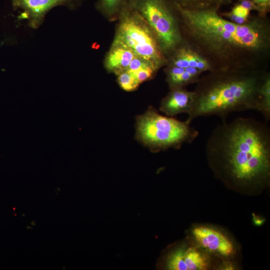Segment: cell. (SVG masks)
Here are the masks:
<instances>
[{
    "label": "cell",
    "mask_w": 270,
    "mask_h": 270,
    "mask_svg": "<svg viewBox=\"0 0 270 270\" xmlns=\"http://www.w3.org/2000/svg\"><path fill=\"white\" fill-rule=\"evenodd\" d=\"M206 152L215 174L242 188L264 186L270 178V130L252 118L238 117L217 126Z\"/></svg>",
    "instance_id": "obj_1"
},
{
    "label": "cell",
    "mask_w": 270,
    "mask_h": 270,
    "mask_svg": "<svg viewBox=\"0 0 270 270\" xmlns=\"http://www.w3.org/2000/svg\"><path fill=\"white\" fill-rule=\"evenodd\" d=\"M266 74L232 72L212 74L202 80L196 91L192 110L186 120L216 116L223 122L231 112H260V88Z\"/></svg>",
    "instance_id": "obj_2"
},
{
    "label": "cell",
    "mask_w": 270,
    "mask_h": 270,
    "mask_svg": "<svg viewBox=\"0 0 270 270\" xmlns=\"http://www.w3.org/2000/svg\"><path fill=\"white\" fill-rule=\"evenodd\" d=\"M174 5L191 34L216 52L258 50L268 38L264 26L257 21L240 24L222 18L215 8L189 9Z\"/></svg>",
    "instance_id": "obj_3"
},
{
    "label": "cell",
    "mask_w": 270,
    "mask_h": 270,
    "mask_svg": "<svg viewBox=\"0 0 270 270\" xmlns=\"http://www.w3.org/2000/svg\"><path fill=\"white\" fill-rule=\"evenodd\" d=\"M198 134L186 121L162 116L152 107L136 118V138L154 151L180 148L192 142Z\"/></svg>",
    "instance_id": "obj_4"
},
{
    "label": "cell",
    "mask_w": 270,
    "mask_h": 270,
    "mask_svg": "<svg viewBox=\"0 0 270 270\" xmlns=\"http://www.w3.org/2000/svg\"><path fill=\"white\" fill-rule=\"evenodd\" d=\"M120 20L113 43L126 46L136 55L154 66L157 69L163 58L160 48L148 24L130 6L120 12Z\"/></svg>",
    "instance_id": "obj_5"
},
{
    "label": "cell",
    "mask_w": 270,
    "mask_h": 270,
    "mask_svg": "<svg viewBox=\"0 0 270 270\" xmlns=\"http://www.w3.org/2000/svg\"><path fill=\"white\" fill-rule=\"evenodd\" d=\"M136 10L154 32L161 49H174L180 34L170 7L165 0H132L130 5Z\"/></svg>",
    "instance_id": "obj_6"
},
{
    "label": "cell",
    "mask_w": 270,
    "mask_h": 270,
    "mask_svg": "<svg viewBox=\"0 0 270 270\" xmlns=\"http://www.w3.org/2000/svg\"><path fill=\"white\" fill-rule=\"evenodd\" d=\"M197 244L205 250L220 256L228 258L235 252L232 242L219 230L207 226H198L192 230Z\"/></svg>",
    "instance_id": "obj_7"
},
{
    "label": "cell",
    "mask_w": 270,
    "mask_h": 270,
    "mask_svg": "<svg viewBox=\"0 0 270 270\" xmlns=\"http://www.w3.org/2000/svg\"><path fill=\"white\" fill-rule=\"evenodd\" d=\"M210 265L208 255L198 248L183 246L176 250L168 256L166 268L172 270H204Z\"/></svg>",
    "instance_id": "obj_8"
},
{
    "label": "cell",
    "mask_w": 270,
    "mask_h": 270,
    "mask_svg": "<svg viewBox=\"0 0 270 270\" xmlns=\"http://www.w3.org/2000/svg\"><path fill=\"white\" fill-rule=\"evenodd\" d=\"M70 0H12L15 8L22 10L30 26L36 28L42 22L46 14L56 6Z\"/></svg>",
    "instance_id": "obj_9"
},
{
    "label": "cell",
    "mask_w": 270,
    "mask_h": 270,
    "mask_svg": "<svg viewBox=\"0 0 270 270\" xmlns=\"http://www.w3.org/2000/svg\"><path fill=\"white\" fill-rule=\"evenodd\" d=\"M194 92L182 88L172 89L162 101L160 110L167 116L190 113L194 101Z\"/></svg>",
    "instance_id": "obj_10"
},
{
    "label": "cell",
    "mask_w": 270,
    "mask_h": 270,
    "mask_svg": "<svg viewBox=\"0 0 270 270\" xmlns=\"http://www.w3.org/2000/svg\"><path fill=\"white\" fill-rule=\"evenodd\" d=\"M136 56L128 47L113 43L106 59V66L108 70L118 74L128 68Z\"/></svg>",
    "instance_id": "obj_11"
},
{
    "label": "cell",
    "mask_w": 270,
    "mask_h": 270,
    "mask_svg": "<svg viewBox=\"0 0 270 270\" xmlns=\"http://www.w3.org/2000/svg\"><path fill=\"white\" fill-rule=\"evenodd\" d=\"M200 70L192 68L172 66L168 72V82L172 89L198 81Z\"/></svg>",
    "instance_id": "obj_12"
},
{
    "label": "cell",
    "mask_w": 270,
    "mask_h": 270,
    "mask_svg": "<svg viewBox=\"0 0 270 270\" xmlns=\"http://www.w3.org/2000/svg\"><path fill=\"white\" fill-rule=\"evenodd\" d=\"M172 66L194 68L202 72L210 68V66L206 60L186 48H182L178 52L174 60Z\"/></svg>",
    "instance_id": "obj_13"
},
{
    "label": "cell",
    "mask_w": 270,
    "mask_h": 270,
    "mask_svg": "<svg viewBox=\"0 0 270 270\" xmlns=\"http://www.w3.org/2000/svg\"><path fill=\"white\" fill-rule=\"evenodd\" d=\"M232 0H174V4L189 9L215 8Z\"/></svg>",
    "instance_id": "obj_14"
},
{
    "label": "cell",
    "mask_w": 270,
    "mask_h": 270,
    "mask_svg": "<svg viewBox=\"0 0 270 270\" xmlns=\"http://www.w3.org/2000/svg\"><path fill=\"white\" fill-rule=\"evenodd\" d=\"M254 9V6L247 0L242 1L235 6L228 16L237 24H244L246 23L248 17L250 10Z\"/></svg>",
    "instance_id": "obj_15"
},
{
    "label": "cell",
    "mask_w": 270,
    "mask_h": 270,
    "mask_svg": "<svg viewBox=\"0 0 270 270\" xmlns=\"http://www.w3.org/2000/svg\"><path fill=\"white\" fill-rule=\"evenodd\" d=\"M260 113L266 122L270 120V78L266 74L262 84L260 88Z\"/></svg>",
    "instance_id": "obj_16"
},
{
    "label": "cell",
    "mask_w": 270,
    "mask_h": 270,
    "mask_svg": "<svg viewBox=\"0 0 270 270\" xmlns=\"http://www.w3.org/2000/svg\"><path fill=\"white\" fill-rule=\"evenodd\" d=\"M118 75V84L124 90H134L140 84L134 74L128 70H123Z\"/></svg>",
    "instance_id": "obj_17"
},
{
    "label": "cell",
    "mask_w": 270,
    "mask_h": 270,
    "mask_svg": "<svg viewBox=\"0 0 270 270\" xmlns=\"http://www.w3.org/2000/svg\"><path fill=\"white\" fill-rule=\"evenodd\" d=\"M102 10L108 14L112 15L128 6L127 0H101Z\"/></svg>",
    "instance_id": "obj_18"
},
{
    "label": "cell",
    "mask_w": 270,
    "mask_h": 270,
    "mask_svg": "<svg viewBox=\"0 0 270 270\" xmlns=\"http://www.w3.org/2000/svg\"><path fill=\"white\" fill-rule=\"evenodd\" d=\"M148 66H152L156 68L154 66L150 63L148 62L140 57L136 56L132 60L128 68L126 70H128L130 72H135L143 68Z\"/></svg>",
    "instance_id": "obj_19"
},
{
    "label": "cell",
    "mask_w": 270,
    "mask_h": 270,
    "mask_svg": "<svg viewBox=\"0 0 270 270\" xmlns=\"http://www.w3.org/2000/svg\"><path fill=\"white\" fill-rule=\"evenodd\" d=\"M156 69L152 66L143 68L132 72L140 84L150 78Z\"/></svg>",
    "instance_id": "obj_20"
},
{
    "label": "cell",
    "mask_w": 270,
    "mask_h": 270,
    "mask_svg": "<svg viewBox=\"0 0 270 270\" xmlns=\"http://www.w3.org/2000/svg\"><path fill=\"white\" fill-rule=\"evenodd\" d=\"M254 6V9L261 14L268 12L270 8V0H247Z\"/></svg>",
    "instance_id": "obj_21"
},
{
    "label": "cell",
    "mask_w": 270,
    "mask_h": 270,
    "mask_svg": "<svg viewBox=\"0 0 270 270\" xmlns=\"http://www.w3.org/2000/svg\"><path fill=\"white\" fill-rule=\"evenodd\" d=\"M220 268V269L221 270H233L234 267L232 264L228 262H224Z\"/></svg>",
    "instance_id": "obj_22"
},
{
    "label": "cell",
    "mask_w": 270,
    "mask_h": 270,
    "mask_svg": "<svg viewBox=\"0 0 270 270\" xmlns=\"http://www.w3.org/2000/svg\"><path fill=\"white\" fill-rule=\"evenodd\" d=\"M254 220L256 225H260L264 222V220L256 216H254Z\"/></svg>",
    "instance_id": "obj_23"
}]
</instances>
